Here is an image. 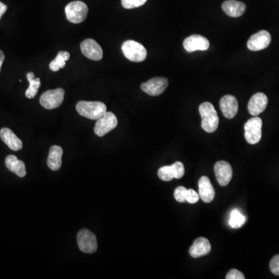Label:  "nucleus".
Instances as JSON below:
<instances>
[{
    "label": "nucleus",
    "instance_id": "nucleus-28",
    "mask_svg": "<svg viewBox=\"0 0 279 279\" xmlns=\"http://www.w3.org/2000/svg\"><path fill=\"white\" fill-rule=\"evenodd\" d=\"M171 166H172L173 171H174L175 179H182L185 174L184 164L182 162L177 161V162L171 164Z\"/></svg>",
    "mask_w": 279,
    "mask_h": 279
},
{
    "label": "nucleus",
    "instance_id": "nucleus-23",
    "mask_svg": "<svg viewBox=\"0 0 279 279\" xmlns=\"http://www.w3.org/2000/svg\"><path fill=\"white\" fill-rule=\"evenodd\" d=\"M69 58H70V54L67 51H59L56 56L55 59L50 63V69L53 72L59 71L60 69L65 67L66 61H68Z\"/></svg>",
    "mask_w": 279,
    "mask_h": 279
},
{
    "label": "nucleus",
    "instance_id": "nucleus-5",
    "mask_svg": "<svg viewBox=\"0 0 279 279\" xmlns=\"http://www.w3.org/2000/svg\"><path fill=\"white\" fill-rule=\"evenodd\" d=\"M262 120L260 117H254L245 125V136L250 145H256L261 141L262 135Z\"/></svg>",
    "mask_w": 279,
    "mask_h": 279
},
{
    "label": "nucleus",
    "instance_id": "nucleus-3",
    "mask_svg": "<svg viewBox=\"0 0 279 279\" xmlns=\"http://www.w3.org/2000/svg\"><path fill=\"white\" fill-rule=\"evenodd\" d=\"M122 51L127 59L133 62H142L147 58L146 48L135 41H127L122 45Z\"/></svg>",
    "mask_w": 279,
    "mask_h": 279
},
{
    "label": "nucleus",
    "instance_id": "nucleus-32",
    "mask_svg": "<svg viewBox=\"0 0 279 279\" xmlns=\"http://www.w3.org/2000/svg\"><path fill=\"white\" fill-rule=\"evenodd\" d=\"M7 10V6L3 4L2 2H0V20H1V18H2L3 16H4V13H6Z\"/></svg>",
    "mask_w": 279,
    "mask_h": 279
},
{
    "label": "nucleus",
    "instance_id": "nucleus-18",
    "mask_svg": "<svg viewBox=\"0 0 279 279\" xmlns=\"http://www.w3.org/2000/svg\"><path fill=\"white\" fill-rule=\"evenodd\" d=\"M211 251V245L205 237H199L194 241L189 248V254L192 258H197L208 255Z\"/></svg>",
    "mask_w": 279,
    "mask_h": 279
},
{
    "label": "nucleus",
    "instance_id": "nucleus-24",
    "mask_svg": "<svg viewBox=\"0 0 279 279\" xmlns=\"http://www.w3.org/2000/svg\"><path fill=\"white\" fill-rule=\"evenodd\" d=\"M245 221H246V218L245 216L238 211V210H233L231 213H230V220H229V225L232 227V228H240L242 226L245 224Z\"/></svg>",
    "mask_w": 279,
    "mask_h": 279
},
{
    "label": "nucleus",
    "instance_id": "nucleus-10",
    "mask_svg": "<svg viewBox=\"0 0 279 279\" xmlns=\"http://www.w3.org/2000/svg\"><path fill=\"white\" fill-rule=\"evenodd\" d=\"M80 48L82 54L92 61H100L103 57L102 48L93 39H86L82 41Z\"/></svg>",
    "mask_w": 279,
    "mask_h": 279
},
{
    "label": "nucleus",
    "instance_id": "nucleus-31",
    "mask_svg": "<svg viewBox=\"0 0 279 279\" xmlns=\"http://www.w3.org/2000/svg\"><path fill=\"white\" fill-rule=\"evenodd\" d=\"M227 279H245V277L243 273L236 269H232L227 273L226 276Z\"/></svg>",
    "mask_w": 279,
    "mask_h": 279
},
{
    "label": "nucleus",
    "instance_id": "nucleus-13",
    "mask_svg": "<svg viewBox=\"0 0 279 279\" xmlns=\"http://www.w3.org/2000/svg\"><path fill=\"white\" fill-rule=\"evenodd\" d=\"M183 46L186 51L189 53L196 51H206L210 48V42L205 37L194 34L185 39Z\"/></svg>",
    "mask_w": 279,
    "mask_h": 279
},
{
    "label": "nucleus",
    "instance_id": "nucleus-16",
    "mask_svg": "<svg viewBox=\"0 0 279 279\" xmlns=\"http://www.w3.org/2000/svg\"><path fill=\"white\" fill-rule=\"evenodd\" d=\"M199 197L203 202L208 203L212 202L215 197V190L211 184V180L206 176H202L199 179Z\"/></svg>",
    "mask_w": 279,
    "mask_h": 279
},
{
    "label": "nucleus",
    "instance_id": "nucleus-17",
    "mask_svg": "<svg viewBox=\"0 0 279 279\" xmlns=\"http://www.w3.org/2000/svg\"><path fill=\"white\" fill-rule=\"evenodd\" d=\"M0 138L12 151H20L23 148V142L10 129L0 130Z\"/></svg>",
    "mask_w": 279,
    "mask_h": 279
},
{
    "label": "nucleus",
    "instance_id": "nucleus-2",
    "mask_svg": "<svg viewBox=\"0 0 279 279\" xmlns=\"http://www.w3.org/2000/svg\"><path fill=\"white\" fill-rule=\"evenodd\" d=\"M79 115L89 120H98L107 113V106L102 102L80 101L76 105Z\"/></svg>",
    "mask_w": 279,
    "mask_h": 279
},
{
    "label": "nucleus",
    "instance_id": "nucleus-22",
    "mask_svg": "<svg viewBox=\"0 0 279 279\" xmlns=\"http://www.w3.org/2000/svg\"><path fill=\"white\" fill-rule=\"evenodd\" d=\"M28 82H29V87L25 92V95L28 99H33L38 92L40 86H41V79L39 78H35L34 73H29L26 75Z\"/></svg>",
    "mask_w": 279,
    "mask_h": 279
},
{
    "label": "nucleus",
    "instance_id": "nucleus-30",
    "mask_svg": "<svg viewBox=\"0 0 279 279\" xmlns=\"http://www.w3.org/2000/svg\"><path fill=\"white\" fill-rule=\"evenodd\" d=\"M199 195L193 189H188L187 197L186 202L190 204L196 203L199 201Z\"/></svg>",
    "mask_w": 279,
    "mask_h": 279
},
{
    "label": "nucleus",
    "instance_id": "nucleus-33",
    "mask_svg": "<svg viewBox=\"0 0 279 279\" xmlns=\"http://www.w3.org/2000/svg\"><path fill=\"white\" fill-rule=\"evenodd\" d=\"M4 60H5V55H4V52L0 50V71H1V67L4 64Z\"/></svg>",
    "mask_w": 279,
    "mask_h": 279
},
{
    "label": "nucleus",
    "instance_id": "nucleus-11",
    "mask_svg": "<svg viewBox=\"0 0 279 279\" xmlns=\"http://www.w3.org/2000/svg\"><path fill=\"white\" fill-rule=\"evenodd\" d=\"M271 41V34L266 30H261L250 38L248 41V48L252 51H261L268 48Z\"/></svg>",
    "mask_w": 279,
    "mask_h": 279
},
{
    "label": "nucleus",
    "instance_id": "nucleus-19",
    "mask_svg": "<svg viewBox=\"0 0 279 279\" xmlns=\"http://www.w3.org/2000/svg\"><path fill=\"white\" fill-rule=\"evenodd\" d=\"M222 9L229 17H240L246 10V5L236 0H227L222 4Z\"/></svg>",
    "mask_w": 279,
    "mask_h": 279
},
{
    "label": "nucleus",
    "instance_id": "nucleus-6",
    "mask_svg": "<svg viewBox=\"0 0 279 279\" xmlns=\"http://www.w3.org/2000/svg\"><path fill=\"white\" fill-rule=\"evenodd\" d=\"M64 98V90L61 88L48 90L42 94L40 103L47 110H54L62 104Z\"/></svg>",
    "mask_w": 279,
    "mask_h": 279
},
{
    "label": "nucleus",
    "instance_id": "nucleus-27",
    "mask_svg": "<svg viewBox=\"0 0 279 279\" xmlns=\"http://www.w3.org/2000/svg\"><path fill=\"white\" fill-rule=\"evenodd\" d=\"M188 189L183 186H179L176 188L174 192L175 199L179 202H186V197H187Z\"/></svg>",
    "mask_w": 279,
    "mask_h": 279
},
{
    "label": "nucleus",
    "instance_id": "nucleus-1",
    "mask_svg": "<svg viewBox=\"0 0 279 279\" xmlns=\"http://www.w3.org/2000/svg\"><path fill=\"white\" fill-rule=\"evenodd\" d=\"M199 114L202 118V128L207 133H214L218 128L219 117L214 105L205 102L199 106Z\"/></svg>",
    "mask_w": 279,
    "mask_h": 279
},
{
    "label": "nucleus",
    "instance_id": "nucleus-26",
    "mask_svg": "<svg viewBox=\"0 0 279 279\" xmlns=\"http://www.w3.org/2000/svg\"><path fill=\"white\" fill-rule=\"evenodd\" d=\"M147 1L148 0H121V4L123 8L130 10L145 5Z\"/></svg>",
    "mask_w": 279,
    "mask_h": 279
},
{
    "label": "nucleus",
    "instance_id": "nucleus-29",
    "mask_svg": "<svg viewBox=\"0 0 279 279\" xmlns=\"http://www.w3.org/2000/svg\"><path fill=\"white\" fill-rule=\"evenodd\" d=\"M270 270L274 275L279 276V255L271 258L270 261Z\"/></svg>",
    "mask_w": 279,
    "mask_h": 279
},
{
    "label": "nucleus",
    "instance_id": "nucleus-14",
    "mask_svg": "<svg viewBox=\"0 0 279 279\" xmlns=\"http://www.w3.org/2000/svg\"><path fill=\"white\" fill-rule=\"evenodd\" d=\"M268 97L262 92H258L251 97L248 102V109L251 115L258 117L264 112L268 105Z\"/></svg>",
    "mask_w": 279,
    "mask_h": 279
},
{
    "label": "nucleus",
    "instance_id": "nucleus-21",
    "mask_svg": "<svg viewBox=\"0 0 279 279\" xmlns=\"http://www.w3.org/2000/svg\"><path fill=\"white\" fill-rule=\"evenodd\" d=\"M6 166L12 172L20 178L26 176V166L23 161L19 160L15 155H9L5 160Z\"/></svg>",
    "mask_w": 279,
    "mask_h": 279
},
{
    "label": "nucleus",
    "instance_id": "nucleus-25",
    "mask_svg": "<svg viewBox=\"0 0 279 279\" xmlns=\"http://www.w3.org/2000/svg\"><path fill=\"white\" fill-rule=\"evenodd\" d=\"M158 177L164 182H170L175 179L174 171L172 166H163L158 170Z\"/></svg>",
    "mask_w": 279,
    "mask_h": 279
},
{
    "label": "nucleus",
    "instance_id": "nucleus-12",
    "mask_svg": "<svg viewBox=\"0 0 279 279\" xmlns=\"http://www.w3.org/2000/svg\"><path fill=\"white\" fill-rule=\"evenodd\" d=\"M216 177L217 182L221 186H226L230 183L233 177V169L231 165L225 161H220L216 163L214 166Z\"/></svg>",
    "mask_w": 279,
    "mask_h": 279
},
{
    "label": "nucleus",
    "instance_id": "nucleus-4",
    "mask_svg": "<svg viewBox=\"0 0 279 279\" xmlns=\"http://www.w3.org/2000/svg\"><path fill=\"white\" fill-rule=\"evenodd\" d=\"M87 5L82 1H74L67 4L65 7V14L67 20L73 23H81L87 17Z\"/></svg>",
    "mask_w": 279,
    "mask_h": 279
},
{
    "label": "nucleus",
    "instance_id": "nucleus-8",
    "mask_svg": "<svg viewBox=\"0 0 279 279\" xmlns=\"http://www.w3.org/2000/svg\"><path fill=\"white\" fill-rule=\"evenodd\" d=\"M77 241L79 249L84 253H95L98 248L96 236L94 233L86 229H84L79 232Z\"/></svg>",
    "mask_w": 279,
    "mask_h": 279
},
{
    "label": "nucleus",
    "instance_id": "nucleus-15",
    "mask_svg": "<svg viewBox=\"0 0 279 279\" xmlns=\"http://www.w3.org/2000/svg\"><path fill=\"white\" fill-rule=\"evenodd\" d=\"M220 107L223 116L227 119H233L238 112V102L236 98L231 95L222 97Z\"/></svg>",
    "mask_w": 279,
    "mask_h": 279
},
{
    "label": "nucleus",
    "instance_id": "nucleus-20",
    "mask_svg": "<svg viewBox=\"0 0 279 279\" xmlns=\"http://www.w3.org/2000/svg\"><path fill=\"white\" fill-rule=\"evenodd\" d=\"M63 149L58 145H54L50 149L48 158V166L52 171H58L62 164Z\"/></svg>",
    "mask_w": 279,
    "mask_h": 279
},
{
    "label": "nucleus",
    "instance_id": "nucleus-9",
    "mask_svg": "<svg viewBox=\"0 0 279 279\" xmlns=\"http://www.w3.org/2000/svg\"><path fill=\"white\" fill-rule=\"evenodd\" d=\"M168 81L163 77L153 78L145 83L142 84L141 88L144 92L151 96H158L167 89Z\"/></svg>",
    "mask_w": 279,
    "mask_h": 279
},
{
    "label": "nucleus",
    "instance_id": "nucleus-7",
    "mask_svg": "<svg viewBox=\"0 0 279 279\" xmlns=\"http://www.w3.org/2000/svg\"><path fill=\"white\" fill-rule=\"evenodd\" d=\"M118 124V120L115 114L112 112H107L103 116L98 119L95 125L94 132L99 136H103L115 129Z\"/></svg>",
    "mask_w": 279,
    "mask_h": 279
}]
</instances>
